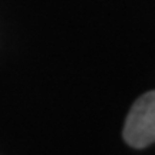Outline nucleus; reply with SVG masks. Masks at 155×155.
<instances>
[{
  "mask_svg": "<svg viewBox=\"0 0 155 155\" xmlns=\"http://www.w3.org/2000/svg\"><path fill=\"white\" fill-rule=\"evenodd\" d=\"M124 138L134 148L155 142V91L139 96L127 116Z\"/></svg>",
  "mask_w": 155,
  "mask_h": 155,
  "instance_id": "nucleus-1",
  "label": "nucleus"
}]
</instances>
